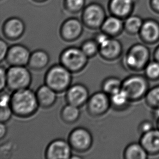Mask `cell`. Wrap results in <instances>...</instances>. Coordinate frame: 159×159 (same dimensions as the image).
<instances>
[{"label": "cell", "instance_id": "e0dca14e", "mask_svg": "<svg viewBox=\"0 0 159 159\" xmlns=\"http://www.w3.org/2000/svg\"><path fill=\"white\" fill-rule=\"evenodd\" d=\"M89 94L88 90L85 86L77 84L70 86L67 90L66 98L68 104L80 107L87 103L89 98Z\"/></svg>", "mask_w": 159, "mask_h": 159}, {"label": "cell", "instance_id": "5bb4252c", "mask_svg": "<svg viewBox=\"0 0 159 159\" xmlns=\"http://www.w3.org/2000/svg\"><path fill=\"white\" fill-rule=\"evenodd\" d=\"M72 149L69 142L61 139L54 140L47 147L46 157L48 159H71Z\"/></svg>", "mask_w": 159, "mask_h": 159}, {"label": "cell", "instance_id": "9a60e30c", "mask_svg": "<svg viewBox=\"0 0 159 159\" xmlns=\"http://www.w3.org/2000/svg\"><path fill=\"white\" fill-rule=\"evenodd\" d=\"M139 35L141 40L147 45H154L159 41V22L153 19L144 20Z\"/></svg>", "mask_w": 159, "mask_h": 159}, {"label": "cell", "instance_id": "4fadbf2b", "mask_svg": "<svg viewBox=\"0 0 159 159\" xmlns=\"http://www.w3.org/2000/svg\"><path fill=\"white\" fill-rule=\"evenodd\" d=\"M30 55V50L25 46L21 44H15L9 47L5 60L11 66H25L28 65Z\"/></svg>", "mask_w": 159, "mask_h": 159}, {"label": "cell", "instance_id": "44dd1931", "mask_svg": "<svg viewBox=\"0 0 159 159\" xmlns=\"http://www.w3.org/2000/svg\"><path fill=\"white\" fill-rule=\"evenodd\" d=\"M50 61V57L43 50H37L31 53L28 66L34 70H40L47 66Z\"/></svg>", "mask_w": 159, "mask_h": 159}, {"label": "cell", "instance_id": "e575fe53", "mask_svg": "<svg viewBox=\"0 0 159 159\" xmlns=\"http://www.w3.org/2000/svg\"><path fill=\"white\" fill-rule=\"evenodd\" d=\"M11 99V96H9L7 93H4L1 94V101H0V106H1V107L10 105Z\"/></svg>", "mask_w": 159, "mask_h": 159}, {"label": "cell", "instance_id": "277c9868", "mask_svg": "<svg viewBox=\"0 0 159 159\" xmlns=\"http://www.w3.org/2000/svg\"><path fill=\"white\" fill-rule=\"evenodd\" d=\"M148 80L145 75H130L122 81V90L127 94L130 101H138L144 98L149 90Z\"/></svg>", "mask_w": 159, "mask_h": 159}, {"label": "cell", "instance_id": "5b68a950", "mask_svg": "<svg viewBox=\"0 0 159 159\" xmlns=\"http://www.w3.org/2000/svg\"><path fill=\"white\" fill-rule=\"evenodd\" d=\"M107 16L104 7L97 2H91L82 11L81 20L85 27L91 30H100Z\"/></svg>", "mask_w": 159, "mask_h": 159}, {"label": "cell", "instance_id": "ba28073f", "mask_svg": "<svg viewBox=\"0 0 159 159\" xmlns=\"http://www.w3.org/2000/svg\"><path fill=\"white\" fill-rule=\"evenodd\" d=\"M7 86L14 92L28 88L32 82L30 71L23 66H11L7 71Z\"/></svg>", "mask_w": 159, "mask_h": 159}, {"label": "cell", "instance_id": "7a4b0ae2", "mask_svg": "<svg viewBox=\"0 0 159 159\" xmlns=\"http://www.w3.org/2000/svg\"><path fill=\"white\" fill-rule=\"evenodd\" d=\"M151 51L143 43H137L131 46L125 57V63L128 69L135 72L144 70L150 61Z\"/></svg>", "mask_w": 159, "mask_h": 159}, {"label": "cell", "instance_id": "8fae6325", "mask_svg": "<svg viewBox=\"0 0 159 159\" xmlns=\"http://www.w3.org/2000/svg\"><path fill=\"white\" fill-rule=\"evenodd\" d=\"M111 106L110 96L104 91L95 93L87 102L89 113L93 116H102L106 114Z\"/></svg>", "mask_w": 159, "mask_h": 159}, {"label": "cell", "instance_id": "f35d334b", "mask_svg": "<svg viewBox=\"0 0 159 159\" xmlns=\"http://www.w3.org/2000/svg\"><path fill=\"white\" fill-rule=\"evenodd\" d=\"M153 115L154 118H155L156 120L159 119V108L154 109V112H153Z\"/></svg>", "mask_w": 159, "mask_h": 159}, {"label": "cell", "instance_id": "ac0fdd59", "mask_svg": "<svg viewBox=\"0 0 159 159\" xmlns=\"http://www.w3.org/2000/svg\"><path fill=\"white\" fill-rule=\"evenodd\" d=\"M140 143L149 155L159 154V129L154 128L141 135Z\"/></svg>", "mask_w": 159, "mask_h": 159}, {"label": "cell", "instance_id": "2e32d148", "mask_svg": "<svg viewBox=\"0 0 159 159\" xmlns=\"http://www.w3.org/2000/svg\"><path fill=\"white\" fill-rule=\"evenodd\" d=\"M134 7V0H109L107 4L110 15L123 20L132 14Z\"/></svg>", "mask_w": 159, "mask_h": 159}, {"label": "cell", "instance_id": "30bf717a", "mask_svg": "<svg viewBox=\"0 0 159 159\" xmlns=\"http://www.w3.org/2000/svg\"><path fill=\"white\" fill-rule=\"evenodd\" d=\"M69 142L72 148L79 152L88 151L93 144V137L87 129L77 128L69 136Z\"/></svg>", "mask_w": 159, "mask_h": 159}, {"label": "cell", "instance_id": "7c38bea8", "mask_svg": "<svg viewBox=\"0 0 159 159\" xmlns=\"http://www.w3.org/2000/svg\"><path fill=\"white\" fill-rule=\"evenodd\" d=\"M26 30V25L20 17H11L4 21L2 26V32L5 38L11 41L21 38Z\"/></svg>", "mask_w": 159, "mask_h": 159}, {"label": "cell", "instance_id": "836d02e7", "mask_svg": "<svg viewBox=\"0 0 159 159\" xmlns=\"http://www.w3.org/2000/svg\"><path fill=\"white\" fill-rule=\"evenodd\" d=\"M7 70L3 67L0 69V90L2 91L7 86Z\"/></svg>", "mask_w": 159, "mask_h": 159}, {"label": "cell", "instance_id": "9c48e42d", "mask_svg": "<svg viewBox=\"0 0 159 159\" xmlns=\"http://www.w3.org/2000/svg\"><path fill=\"white\" fill-rule=\"evenodd\" d=\"M84 26L82 20L77 17H69L62 22L60 25V38L66 42L75 41L83 34Z\"/></svg>", "mask_w": 159, "mask_h": 159}, {"label": "cell", "instance_id": "ab89813d", "mask_svg": "<svg viewBox=\"0 0 159 159\" xmlns=\"http://www.w3.org/2000/svg\"><path fill=\"white\" fill-rule=\"evenodd\" d=\"M31 1L37 3H43L48 1V0H31Z\"/></svg>", "mask_w": 159, "mask_h": 159}, {"label": "cell", "instance_id": "d6986e66", "mask_svg": "<svg viewBox=\"0 0 159 159\" xmlns=\"http://www.w3.org/2000/svg\"><path fill=\"white\" fill-rule=\"evenodd\" d=\"M100 30L109 37H118L124 31V20L110 15L106 17Z\"/></svg>", "mask_w": 159, "mask_h": 159}, {"label": "cell", "instance_id": "d590c367", "mask_svg": "<svg viewBox=\"0 0 159 159\" xmlns=\"http://www.w3.org/2000/svg\"><path fill=\"white\" fill-rule=\"evenodd\" d=\"M149 6L153 12L159 14V0H149Z\"/></svg>", "mask_w": 159, "mask_h": 159}, {"label": "cell", "instance_id": "52a82bcc", "mask_svg": "<svg viewBox=\"0 0 159 159\" xmlns=\"http://www.w3.org/2000/svg\"><path fill=\"white\" fill-rule=\"evenodd\" d=\"M88 57L80 48L71 47L65 49L60 55L61 64L71 72H78L86 66Z\"/></svg>", "mask_w": 159, "mask_h": 159}, {"label": "cell", "instance_id": "cb8c5ba5", "mask_svg": "<svg viewBox=\"0 0 159 159\" xmlns=\"http://www.w3.org/2000/svg\"><path fill=\"white\" fill-rule=\"evenodd\" d=\"M80 114V107L68 104L62 108L61 111V117L65 122L72 124L78 120Z\"/></svg>", "mask_w": 159, "mask_h": 159}, {"label": "cell", "instance_id": "1f68e13d", "mask_svg": "<svg viewBox=\"0 0 159 159\" xmlns=\"http://www.w3.org/2000/svg\"><path fill=\"white\" fill-rule=\"evenodd\" d=\"M153 123L149 120H144L140 123L138 127V131L141 135L144 133H146L154 129Z\"/></svg>", "mask_w": 159, "mask_h": 159}, {"label": "cell", "instance_id": "603a6c76", "mask_svg": "<svg viewBox=\"0 0 159 159\" xmlns=\"http://www.w3.org/2000/svg\"><path fill=\"white\" fill-rule=\"evenodd\" d=\"M143 21L140 16L131 14L124 20V30L131 35L139 34Z\"/></svg>", "mask_w": 159, "mask_h": 159}, {"label": "cell", "instance_id": "74e56055", "mask_svg": "<svg viewBox=\"0 0 159 159\" xmlns=\"http://www.w3.org/2000/svg\"><path fill=\"white\" fill-rule=\"evenodd\" d=\"M153 58L154 60L157 61L159 62V45L155 48L154 52L153 53Z\"/></svg>", "mask_w": 159, "mask_h": 159}, {"label": "cell", "instance_id": "7402d4cb", "mask_svg": "<svg viewBox=\"0 0 159 159\" xmlns=\"http://www.w3.org/2000/svg\"><path fill=\"white\" fill-rule=\"evenodd\" d=\"M123 155L125 159H146L149 155L140 142H134L127 146Z\"/></svg>", "mask_w": 159, "mask_h": 159}, {"label": "cell", "instance_id": "484cf974", "mask_svg": "<svg viewBox=\"0 0 159 159\" xmlns=\"http://www.w3.org/2000/svg\"><path fill=\"white\" fill-rule=\"evenodd\" d=\"M122 81L117 78H108L104 81L102 89L104 93L109 96L113 95L120 90L122 89Z\"/></svg>", "mask_w": 159, "mask_h": 159}, {"label": "cell", "instance_id": "6da1fadb", "mask_svg": "<svg viewBox=\"0 0 159 159\" xmlns=\"http://www.w3.org/2000/svg\"><path fill=\"white\" fill-rule=\"evenodd\" d=\"M10 105L13 114L22 118L33 115L39 106L36 93L28 88L14 91Z\"/></svg>", "mask_w": 159, "mask_h": 159}, {"label": "cell", "instance_id": "4316f807", "mask_svg": "<svg viewBox=\"0 0 159 159\" xmlns=\"http://www.w3.org/2000/svg\"><path fill=\"white\" fill-rule=\"evenodd\" d=\"M86 6V0H64L63 7L70 14H78L82 11Z\"/></svg>", "mask_w": 159, "mask_h": 159}, {"label": "cell", "instance_id": "f1b7e54d", "mask_svg": "<svg viewBox=\"0 0 159 159\" xmlns=\"http://www.w3.org/2000/svg\"><path fill=\"white\" fill-rule=\"evenodd\" d=\"M144 75L151 81H157L159 80V62L153 60L149 61L144 69Z\"/></svg>", "mask_w": 159, "mask_h": 159}, {"label": "cell", "instance_id": "4dcf8cb0", "mask_svg": "<svg viewBox=\"0 0 159 159\" xmlns=\"http://www.w3.org/2000/svg\"><path fill=\"white\" fill-rule=\"evenodd\" d=\"M13 114L11 105L1 107L0 110V120L1 122L6 123L10 120Z\"/></svg>", "mask_w": 159, "mask_h": 159}, {"label": "cell", "instance_id": "ffe728a7", "mask_svg": "<svg viewBox=\"0 0 159 159\" xmlns=\"http://www.w3.org/2000/svg\"><path fill=\"white\" fill-rule=\"evenodd\" d=\"M57 93L46 84L40 86L36 93L39 106L48 108L53 106L57 100Z\"/></svg>", "mask_w": 159, "mask_h": 159}, {"label": "cell", "instance_id": "3957f363", "mask_svg": "<svg viewBox=\"0 0 159 159\" xmlns=\"http://www.w3.org/2000/svg\"><path fill=\"white\" fill-rule=\"evenodd\" d=\"M71 72L62 65L51 67L45 75V83L56 93H62L70 86Z\"/></svg>", "mask_w": 159, "mask_h": 159}, {"label": "cell", "instance_id": "d4e9b609", "mask_svg": "<svg viewBox=\"0 0 159 159\" xmlns=\"http://www.w3.org/2000/svg\"><path fill=\"white\" fill-rule=\"evenodd\" d=\"M111 105L117 109L125 108L130 102L127 94L121 89L120 90L110 96Z\"/></svg>", "mask_w": 159, "mask_h": 159}, {"label": "cell", "instance_id": "f546056e", "mask_svg": "<svg viewBox=\"0 0 159 159\" xmlns=\"http://www.w3.org/2000/svg\"><path fill=\"white\" fill-rule=\"evenodd\" d=\"M80 48L88 58L93 57L99 52V45L95 39H89L84 41Z\"/></svg>", "mask_w": 159, "mask_h": 159}, {"label": "cell", "instance_id": "60d3db41", "mask_svg": "<svg viewBox=\"0 0 159 159\" xmlns=\"http://www.w3.org/2000/svg\"><path fill=\"white\" fill-rule=\"evenodd\" d=\"M157 128L159 129V119L157 120Z\"/></svg>", "mask_w": 159, "mask_h": 159}, {"label": "cell", "instance_id": "8992f818", "mask_svg": "<svg viewBox=\"0 0 159 159\" xmlns=\"http://www.w3.org/2000/svg\"><path fill=\"white\" fill-rule=\"evenodd\" d=\"M94 39L99 45L100 55L105 60H116L122 54V45L115 38L109 37L101 31L96 35Z\"/></svg>", "mask_w": 159, "mask_h": 159}, {"label": "cell", "instance_id": "d6a6232c", "mask_svg": "<svg viewBox=\"0 0 159 159\" xmlns=\"http://www.w3.org/2000/svg\"><path fill=\"white\" fill-rule=\"evenodd\" d=\"M9 47L8 44L4 40L1 39L0 40V60L2 61V60L6 59L7 54L8 52Z\"/></svg>", "mask_w": 159, "mask_h": 159}, {"label": "cell", "instance_id": "8d00e7d4", "mask_svg": "<svg viewBox=\"0 0 159 159\" xmlns=\"http://www.w3.org/2000/svg\"><path fill=\"white\" fill-rule=\"evenodd\" d=\"M7 133V127L4 123L1 122L0 124V139H2L6 136Z\"/></svg>", "mask_w": 159, "mask_h": 159}, {"label": "cell", "instance_id": "83f0119b", "mask_svg": "<svg viewBox=\"0 0 159 159\" xmlns=\"http://www.w3.org/2000/svg\"><path fill=\"white\" fill-rule=\"evenodd\" d=\"M144 99L149 107L153 110L159 108V85L149 89L144 97Z\"/></svg>", "mask_w": 159, "mask_h": 159}]
</instances>
